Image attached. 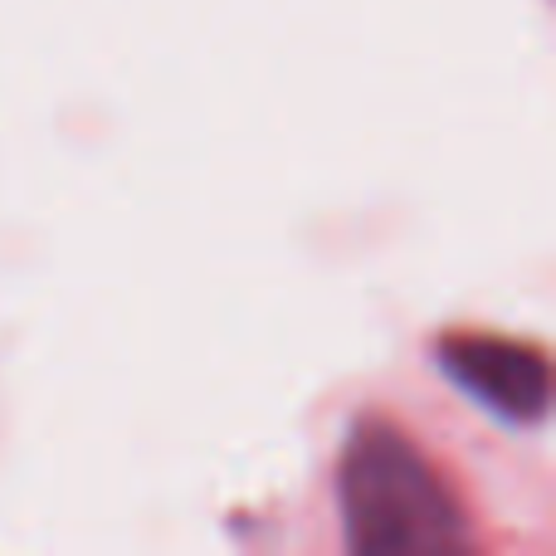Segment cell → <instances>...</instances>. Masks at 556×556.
Instances as JSON below:
<instances>
[{"instance_id":"obj_1","label":"cell","mask_w":556,"mask_h":556,"mask_svg":"<svg viewBox=\"0 0 556 556\" xmlns=\"http://www.w3.org/2000/svg\"><path fill=\"white\" fill-rule=\"evenodd\" d=\"M337 508L352 552H450L473 538L444 473L410 434L376 415L352 425L337 469Z\"/></svg>"},{"instance_id":"obj_2","label":"cell","mask_w":556,"mask_h":556,"mask_svg":"<svg viewBox=\"0 0 556 556\" xmlns=\"http://www.w3.org/2000/svg\"><path fill=\"white\" fill-rule=\"evenodd\" d=\"M434 366L483 405L489 415L508 425H538L552 401V376L538 346L508 342L489 332H450L434 342Z\"/></svg>"}]
</instances>
